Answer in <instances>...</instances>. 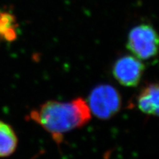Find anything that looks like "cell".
I'll use <instances>...</instances> for the list:
<instances>
[{"mask_svg":"<svg viewBox=\"0 0 159 159\" xmlns=\"http://www.w3.org/2000/svg\"><path fill=\"white\" fill-rule=\"evenodd\" d=\"M30 119L60 144L65 134L88 124L91 119V113L86 101L77 97L69 102L47 101L31 111Z\"/></svg>","mask_w":159,"mask_h":159,"instance_id":"cell-1","label":"cell"},{"mask_svg":"<svg viewBox=\"0 0 159 159\" xmlns=\"http://www.w3.org/2000/svg\"><path fill=\"white\" fill-rule=\"evenodd\" d=\"M91 114L97 118L108 119L115 116L122 106L119 91L110 85H99L91 91L87 102Z\"/></svg>","mask_w":159,"mask_h":159,"instance_id":"cell-2","label":"cell"},{"mask_svg":"<svg viewBox=\"0 0 159 159\" xmlns=\"http://www.w3.org/2000/svg\"><path fill=\"white\" fill-rule=\"evenodd\" d=\"M158 37L156 30L143 24L131 29L127 41V48L141 61L150 60L158 53Z\"/></svg>","mask_w":159,"mask_h":159,"instance_id":"cell-3","label":"cell"},{"mask_svg":"<svg viewBox=\"0 0 159 159\" xmlns=\"http://www.w3.org/2000/svg\"><path fill=\"white\" fill-rule=\"evenodd\" d=\"M145 66L134 55H125L117 59L112 69V74L119 84L134 88L141 82Z\"/></svg>","mask_w":159,"mask_h":159,"instance_id":"cell-4","label":"cell"},{"mask_svg":"<svg viewBox=\"0 0 159 159\" xmlns=\"http://www.w3.org/2000/svg\"><path fill=\"white\" fill-rule=\"evenodd\" d=\"M158 83H150L142 89L137 97V106L142 113L158 116L159 92Z\"/></svg>","mask_w":159,"mask_h":159,"instance_id":"cell-5","label":"cell"},{"mask_svg":"<svg viewBox=\"0 0 159 159\" xmlns=\"http://www.w3.org/2000/svg\"><path fill=\"white\" fill-rule=\"evenodd\" d=\"M18 138L11 125L0 120V158L11 156L17 148Z\"/></svg>","mask_w":159,"mask_h":159,"instance_id":"cell-6","label":"cell"}]
</instances>
